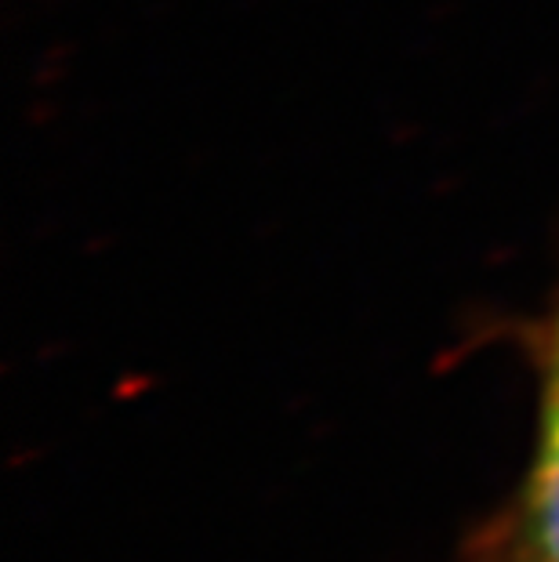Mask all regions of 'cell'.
Returning a JSON list of instances; mask_svg holds the SVG:
<instances>
[{
  "label": "cell",
  "instance_id": "6da1fadb",
  "mask_svg": "<svg viewBox=\"0 0 559 562\" xmlns=\"http://www.w3.org/2000/svg\"><path fill=\"white\" fill-rule=\"evenodd\" d=\"M483 562H559V313L541 341V422L530 472L497 519Z\"/></svg>",
  "mask_w": 559,
  "mask_h": 562
}]
</instances>
